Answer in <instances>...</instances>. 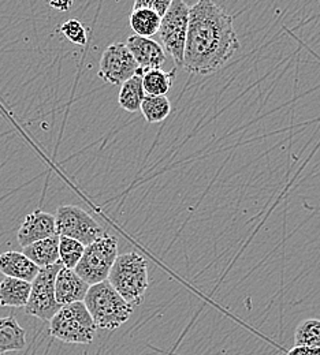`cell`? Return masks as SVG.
Listing matches in <instances>:
<instances>
[{
  "mask_svg": "<svg viewBox=\"0 0 320 355\" xmlns=\"http://www.w3.org/2000/svg\"><path fill=\"white\" fill-rule=\"evenodd\" d=\"M238 49L233 17L214 0H197L189 11L183 69L197 76L214 74Z\"/></svg>",
  "mask_w": 320,
  "mask_h": 355,
  "instance_id": "cell-1",
  "label": "cell"
},
{
  "mask_svg": "<svg viewBox=\"0 0 320 355\" xmlns=\"http://www.w3.org/2000/svg\"><path fill=\"white\" fill-rule=\"evenodd\" d=\"M84 305L96 327L108 331L118 329L124 325L135 309L107 280L90 287L84 298Z\"/></svg>",
  "mask_w": 320,
  "mask_h": 355,
  "instance_id": "cell-2",
  "label": "cell"
},
{
  "mask_svg": "<svg viewBox=\"0 0 320 355\" xmlns=\"http://www.w3.org/2000/svg\"><path fill=\"white\" fill-rule=\"evenodd\" d=\"M107 282L133 308L142 302L149 286L148 263L138 253L118 254L111 268Z\"/></svg>",
  "mask_w": 320,
  "mask_h": 355,
  "instance_id": "cell-3",
  "label": "cell"
},
{
  "mask_svg": "<svg viewBox=\"0 0 320 355\" xmlns=\"http://www.w3.org/2000/svg\"><path fill=\"white\" fill-rule=\"evenodd\" d=\"M96 329L84 302L65 305L49 320L51 335L67 345H91Z\"/></svg>",
  "mask_w": 320,
  "mask_h": 355,
  "instance_id": "cell-4",
  "label": "cell"
},
{
  "mask_svg": "<svg viewBox=\"0 0 320 355\" xmlns=\"http://www.w3.org/2000/svg\"><path fill=\"white\" fill-rule=\"evenodd\" d=\"M117 257L118 239L112 235L103 234L91 245L85 246L84 254L74 270L90 286H93L107 280Z\"/></svg>",
  "mask_w": 320,
  "mask_h": 355,
  "instance_id": "cell-5",
  "label": "cell"
},
{
  "mask_svg": "<svg viewBox=\"0 0 320 355\" xmlns=\"http://www.w3.org/2000/svg\"><path fill=\"white\" fill-rule=\"evenodd\" d=\"M190 7L185 0H173L169 10L160 19L159 37L165 52H167L177 67H181L183 62V51L187 36Z\"/></svg>",
  "mask_w": 320,
  "mask_h": 355,
  "instance_id": "cell-6",
  "label": "cell"
},
{
  "mask_svg": "<svg viewBox=\"0 0 320 355\" xmlns=\"http://www.w3.org/2000/svg\"><path fill=\"white\" fill-rule=\"evenodd\" d=\"M55 227L59 236L76 239L84 246L91 245L103 235L101 225L87 211L76 205H60L56 209Z\"/></svg>",
  "mask_w": 320,
  "mask_h": 355,
  "instance_id": "cell-7",
  "label": "cell"
},
{
  "mask_svg": "<svg viewBox=\"0 0 320 355\" xmlns=\"http://www.w3.org/2000/svg\"><path fill=\"white\" fill-rule=\"evenodd\" d=\"M62 263L40 268L37 276L32 282V290L25 306V313L49 321L62 306L55 298V279L62 268Z\"/></svg>",
  "mask_w": 320,
  "mask_h": 355,
  "instance_id": "cell-8",
  "label": "cell"
},
{
  "mask_svg": "<svg viewBox=\"0 0 320 355\" xmlns=\"http://www.w3.org/2000/svg\"><path fill=\"white\" fill-rule=\"evenodd\" d=\"M138 66L124 43L108 45L101 58L99 67V78L110 85H122L138 73Z\"/></svg>",
  "mask_w": 320,
  "mask_h": 355,
  "instance_id": "cell-9",
  "label": "cell"
},
{
  "mask_svg": "<svg viewBox=\"0 0 320 355\" xmlns=\"http://www.w3.org/2000/svg\"><path fill=\"white\" fill-rule=\"evenodd\" d=\"M90 284L81 279L74 269L62 266L55 279V298L60 306L84 302Z\"/></svg>",
  "mask_w": 320,
  "mask_h": 355,
  "instance_id": "cell-10",
  "label": "cell"
},
{
  "mask_svg": "<svg viewBox=\"0 0 320 355\" xmlns=\"http://www.w3.org/2000/svg\"><path fill=\"white\" fill-rule=\"evenodd\" d=\"M55 234V216L52 214L37 209L25 218V220L21 224V228L18 230L17 238L18 243L22 248H26Z\"/></svg>",
  "mask_w": 320,
  "mask_h": 355,
  "instance_id": "cell-11",
  "label": "cell"
},
{
  "mask_svg": "<svg viewBox=\"0 0 320 355\" xmlns=\"http://www.w3.org/2000/svg\"><path fill=\"white\" fill-rule=\"evenodd\" d=\"M126 46L133 55L138 69L142 73L153 69H160L167 59L163 46L148 37H140L133 35L128 39Z\"/></svg>",
  "mask_w": 320,
  "mask_h": 355,
  "instance_id": "cell-12",
  "label": "cell"
},
{
  "mask_svg": "<svg viewBox=\"0 0 320 355\" xmlns=\"http://www.w3.org/2000/svg\"><path fill=\"white\" fill-rule=\"evenodd\" d=\"M40 268L32 263L24 253L21 252H4L0 253V272L6 277L21 279L32 283L37 276Z\"/></svg>",
  "mask_w": 320,
  "mask_h": 355,
  "instance_id": "cell-13",
  "label": "cell"
},
{
  "mask_svg": "<svg viewBox=\"0 0 320 355\" xmlns=\"http://www.w3.org/2000/svg\"><path fill=\"white\" fill-rule=\"evenodd\" d=\"M32 283L6 277L0 283V306L11 308H25L31 295Z\"/></svg>",
  "mask_w": 320,
  "mask_h": 355,
  "instance_id": "cell-14",
  "label": "cell"
},
{
  "mask_svg": "<svg viewBox=\"0 0 320 355\" xmlns=\"http://www.w3.org/2000/svg\"><path fill=\"white\" fill-rule=\"evenodd\" d=\"M22 253L39 268L53 266L59 263V235L55 234L43 241L35 242L24 248Z\"/></svg>",
  "mask_w": 320,
  "mask_h": 355,
  "instance_id": "cell-15",
  "label": "cell"
},
{
  "mask_svg": "<svg viewBox=\"0 0 320 355\" xmlns=\"http://www.w3.org/2000/svg\"><path fill=\"white\" fill-rule=\"evenodd\" d=\"M26 345V331L15 317H0V355L19 352Z\"/></svg>",
  "mask_w": 320,
  "mask_h": 355,
  "instance_id": "cell-16",
  "label": "cell"
},
{
  "mask_svg": "<svg viewBox=\"0 0 320 355\" xmlns=\"http://www.w3.org/2000/svg\"><path fill=\"white\" fill-rule=\"evenodd\" d=\"M145 97V90L142 87V71L138 70L137 74L125 81L121 85L118 103L119 107L128 112L140 111L141 103Z\"/></svg>",
  "mask_w": 320,
  "mask_h": 355,
  "instance_id": "cell-17",
  "label": "cell"
},
{
  "mask_svg": "<svg viewBox=\"0 0 320 355\" xmlns=\"http://www.w3.org/2000/svg\"><path fill=\"white\" fill-rule=\"evenodd\" d=\"M162 17L149 8H133L130 14V28L140 37L151 39L159 32Z\"/></svg>",
  "mask_w": 320,
  "mask_h": 355,
  "instance_id": "cell-18",
  "label": "cell"
},
{
  "mask_svg": "<svg viewBox=\"0 0 320 355\" xmlns=\"http://www.w3.org/2000/svg\"><path fill=\"white\" fill-rule=\"evenodd\" d=\"M176 69L171 71H163L162 69H153L142 73V87L145 94L152 96H167L173 87Z\"/></svg>",
  "mask_w": 320,
  "mask_h": 355,
  "instance_id": "cell-19",
  "label": "cell"
},
{
  "mask_svg": "<svg viewBox=\"0 0 320 355\" xmlns=\"http://www.w3.org/2000/svg\"><path fill=\"white\" fill-rule=\"evenodd\" d=\"M140 111L148 123H160L171 112V103L167 96L145 94Z\"/></svg>",
  "mask_w": 320,
  "mask_h": 355,
  "instance_id": "cell-20",
  "label": "cell"
},
{
  "mask_svg": "<svg viewBox=\"0 0 320 355\" xmlns=\"http://www.w3.org/2000/svg\"><path fill=\"white\" fill-rule=\"evenodd\" d=\"M294 345L320 349V320L308 318L301 321L294 332Z\"/></svg>",
  "mask_w": 320,
  "mask_h": 355,
  "instance_id": "cell-21",
  "label": "cell"
},
{
  "mask_svg": "<svg viewBox=\"0 0 320 355\" xmlns=\"http://www.w3.org/2000/svg\"><path fill=\"white\" fill-rule=\"evenodd\" d=\"M85 246L71 238L59 236V261L69 269H74L84 254Z\"/></svg>",
  "mask_w": 320,
  "mask_h": 355,
  "instance_id": "cell-22",
  "label": "cell"
},
{
  "mask_svg": "<svg viewBox=\"0 0 320 355\" xmlns=\"http://www.w3.org/2000/svg\"><path fill=\"white\" fill-rule=\"evenodd\" d=\"M62 35L73 44H87V31L84 25L77 19H69L60 26Z\"/></svg>",
  "mask_w": 320,
  "mask_h": 355,
  "instance_id": "cell-23",
  "label": "cell"
},
{
  "mask_svg": "<svg viewBox=\"0 0 320 355\" xmlns=\"http://www.w3.org/2000/svg\"><path fill=\"white\" fill-rule=\"evenodd\" d=\"M171 3L173 0H135L133 8H149L163 17Z\"/></svg>",
  "mask_w": 320,
  "mask_h": 355,
  "instance_id": "cell-24",
  "label": "cell"
},
{
  "mask_svg": "<svg viewBox=\"0 0 320 355\" xmlns=\"http://www.w3.org/2000/svg\"><path fill=\"white\" fill-rule=\"evenodd\" d=\"M286 355H320V349L308 346H294Z\"/></svg>",
  "mask_w": 320,
  "mask_h": 355,
  "instance_id": "cell-25",
  "label": "cell"
},
{
  "mask_svg": "<svg viewBox=\"0 0 320 355\" xmlns=\"http://www.w3.org/2000/svg\"><path fill=\"white\" fill-rule=\"evenodd\" d=\"M74 0H49V6L59 11H67L71 8Z\"/></svg>",
  "mask_w": 320,
  "mask_h": 355,
  "instance_id": "cell-26",
  "label": "cell"
}]
</instances>
